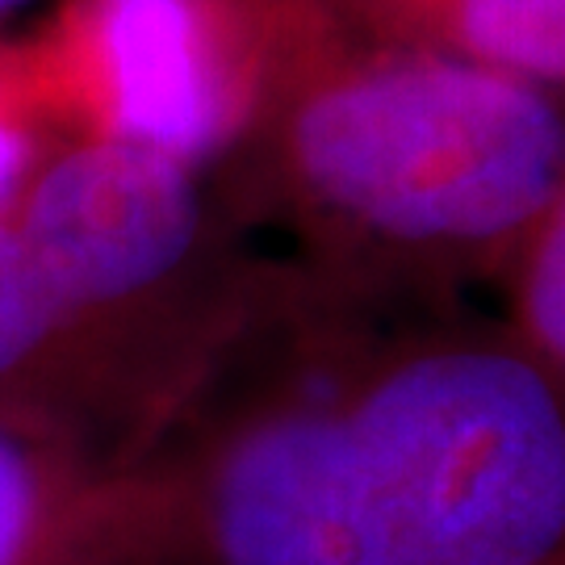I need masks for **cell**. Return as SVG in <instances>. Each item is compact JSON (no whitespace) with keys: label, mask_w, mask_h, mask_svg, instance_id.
<instances>
[{"label":"cell","mask_w":565,"mask_h":565,"mask_svg":"<svg viewBox=\"0 0 565 565\" xmlns=\"http://www.w3.org/2000/svg\"><path fill=\"white\" fill-rule=\"evenodd\" d=\"M562 562L565 382L465 294L289 264L139 461L135 565Z\"/></svg>","instance_id":"1"},{"label":"cell","mask_w":565,"mask_h":565,"mask_svg":"<svg viewBox=\"0 0 565 565\" xmlns=\"http://www.w3.org/2000/svg\"><path fill=\"white\" fill-rule=\"evenodd\" d=\"M210 172L247 235L319 281L473 298L562 193L565 97L361 34L323 0H243Z\"/></svg>","instance_id":"2"},{"label":"cell","mask_w":565,"mask_h":565,"mask_svg":"<svg viewBox=\"0 0 565 565\" xmlns=\"http://www.w3.org/2000/svg\"><path fill=\"white\" fill-rule=\"evenodd\" d=\"M142 452L0 403V565H135Z\"/></svg>","instance_id":"3"},{"label":"cell","mask_w":565,"mask_h":565,"mask_svg":"<svg viewBox=\"0 0 565 565\" xmlns=\"http://www.w3.org/2000/svg\"><path fill=\"white\" fill-rule=\"evenodd\" d=\"M352 30L565 97V0H323Z\"/></svg>","instance_id":"4"},{"label":"cell","mask_w":565,"mask_h":565,"mask_svg":"<svg viewBox=\"0 0 565 565\" xmlns=\"http://www.w3.org/2000/svg\"><path fill=\"white\" fill-rule=\"evenodd\" d=\"M494 289L511 331L565 382V184Z\"/></svg>","instance_id":"5"},{"label":"cell","mask_w":565,"mask_h":565,"mask_svg":"<svg viewBox=\"0 0 565 565\" xmlns=\"http://www.w3.org/2000/svg\"><path fill=\"white\" fill-rule=\"evenodd\" d=\"M30 4H34V0H0V25H4V21H13L21 9H30Z\"/></svg>","instance_id":"6"}]
</instances>
